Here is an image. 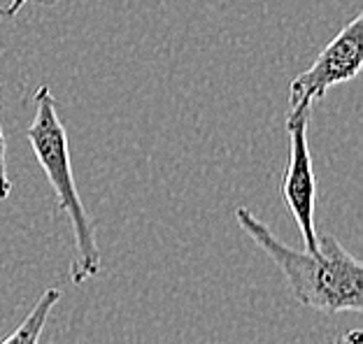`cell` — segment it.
Wrapping results in <instances>:
<instances>
[{"instance_id":"1","label":"cell","mask_w":363,"mask_h":344,"mask_svg":"<svg viewBox=\"0 0 363 344\" xmlns=\"http://www.w3.org/2000/svg\"><path fill=\"white\" fill-rule=\"evenodd\" d=\"M238 226L259 244V249L279 268L301 305L317 312L337 314L363 309V265L335 240L333 235H319V251H298L252 214V210H235Z\"/></svg>"},{"instance_id":"2","label":"cell","mask_w":363,"mask_h":344,"mask_svg":"<svg viewBox=\"0 0 363 344\" xmlns=\"http://www.w3.org/2000/svg\"><path fill=\"white\" fill-rule=\"evenodd\" d=\"M33 108H35V114H33V121L26 128V137L40 168L45 170L47 182L54 188L61 212L70 221L72 237H75V263L70 265V282L84 284L101 273L103 258L101 249H98L94 221H91L84 202L77 193L70 163L68 133H65L59 112H56L52 88L47 84L38 86L35 96H33Z\"/></svg>"},{"instance_id":"3","label":"cell","mask_w":363,"mask_h":344,"mask_svg":"<svg viewBox=\"0 0 363 344\" xmlns=\"http://www.w3.org/2000/svg\"><path fill=\"white\" fill-rule=\"evenodd\" d=\"M363 65V14L359 12L289 84V108H312L333 86L359 77Z\"/></svg>"},{"instance_id":"4","label":"cell","mask_w":363,"mask_h":344,"mask_svg":"<svg viewBox=\"0 0 363 344\" xmlns=\"http://www.w3.org/2000/svg\"><path fill=\"white\" fill-rule=\"evenodd\" d=\"M312 108H289L286 130H289V159L282 175V200L296 219V226L303 235L305 249L319 251L315 207H317V179L312 168V154L308 144V124Z\"/></svg>"},{"instance_id":"5","label":"cell","mask_w":363,"mask_h":344,"mask_svg":"<svg viewBox=\"0 0 363 344\" xmlns=\"http://www.w3.org/2000/svg\"><path fill=\"white\" fill-rule=\"evenodd\" d=\"M59 300H61L59 289H47L43 296L38 298L35 305H33L30 312L26 314V319H23V321L16 326V328L0 344H38L40 335H43L45 326H47V319Z\"/></svg>"},{"instance_id":"6","label":"cell","mask_w":363,"mask_h":344,"mask_svg":"<svg viewBox=\"0 0 363 344\" xmlns=\"http://www.w3.org/2000/svg\"><path fill=\"white\" fill-rule=\"evenodd\" d=\"M5 151H7V144H5V133H3V119H0V200L10 198V193H12V179L7 175Z\"/></svg>"},{"instance_id":"7","label":"cell","mask_w":363,"mask_h":344,"mask_svg":"<svg viewBox=\"0 0 363 344\" xmlns=\"http://www.w3.org/2000/svg\"><path fill=\"white\" fill-rule=\"evenodd\" d=\"M26 3H30V0H10V3H7L5 7H0V16H3V19H12V16L19 14V10ZM43 3L52 5V3H56V0H43Z\"/></svg>"},{"instance_id":"8","label":"cell","mask_w":363,"mask_h":344,"mask_svg":"<svg viewBox=\"0 0 363 344\" xmlns=\"http://www.w3.org/2000/svg\"><path fill=\"white\" fill-rule=\"evenodd\" d=\"M361 340H363V333L359 331V328H354V331H350V333H345V335H340L333 344H361Z\"/></svg>"}]
</instances>
